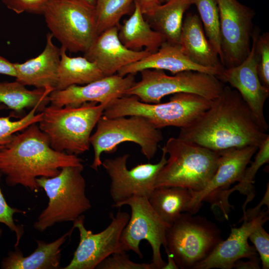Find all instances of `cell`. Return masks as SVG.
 Masks as SVG:
<instances>
[{
	"label": "cell",
	"mask_w": 269,
	"mask_h": 269,
	"mask_svg": "<svg viewBox=\"0 0 269 269\" xmlns=\"http://www.w3.org/2000/svg\"><path fill=\"white\" fill-rule=\"evenodd\" d=\"M194 215L182 213L166 231L164 249L178 269H194L223 240L215 223Z\"/></svg>",
	"instance_id": "cell-7"
},
{
	"label": "cell",
	"mask_w": 269,
	"mask_h": 269,
	"mask_svg": "<svg viewBox=\"0 0 269 269\" xmlns=\"http://www.w3.org/2000/svg\"><path fill=\"white\" fill-rule=\"evenodd\" d=\"M259 225L249 236L257 253H259L263 269H269V235L263 228Z\"/></svg>",
	"instance_id": "cell-36"
},
{
	"label": "cell",
	"mask_w": 269,
	"mask_h": 269,
	"mask_svg": "<svg viewBox=\"0 0 269 269\" xmlns=\"http://www.w3.org/2000/svg\"><path fill=\"white\" fill-rule=\"evenodd\" d=\"M52 88L29 90L16 81L0 82V104L19 113L25 109L37 107L41 112L50 103L49 95Z\"/></svg>",
	"instance_id": "cell-28"
},
{
	"label": "cell",
	"mask_w": 269,
	"mask_h": 269,
	"mask_svg": "<svg viewBox=\"0 0 269 269\" xmlns=\"http://www.w3.org/2000/svg\"><path fill=\"white\" fill-rule=\"evenodd\" d=\"M139 4L143 15L149 14L159 4L158 0H134Z\"/></svg>",
	"instance_id": "cell-39"
},
{
	"label": "cell",
	"mask_w": 269,
	"mask_h": 269,
	"mask_svg": "<svg viewBox=\"0 0 269 269\" xmlns=\"http://www.w3.org/2000/svg\"><path fill=\"white\" fill-rule=\"evenodd\" d=\"M58 80L55 90H63L72 85H83L105 77L96 65L84 56L71 57L60 47Z\"/></svg>",
	"instance_id": "cell-27"
},
{
	"label": "cell",
	"mask_w": 269,
	"mask_h": 269,
	"mask_svg": "<svg viewBox=\"0 0 269 269\" xmlns=\"http://www.w3.org/2000/svg\"><path fill=\"white\" fill-rule=\"evenodd\" d=\"M83 168V165L66 166L54 177L37 179L48 198V203L33 224L35 230L43 232L56 223L73 222L91 208L86 194Z\"/></svg>",
	"instance_id": "cell-6"
},
{
	"label": "cell",
	"mask_w": 269,
	"mask_h": 269,
	"mask_svg": "<svg viewBox=\"0 0 269 269\" xmlns=\"http://www.w3.org/2000/svg\"><path fill=\"white\" fill-rule=\"evenodd\" d=\"M0 74L15 78L16 70L14 63L10 62L4 57L0 55Z\"/></svg>",
	"instance_id": "cell-38"
},
{
	"label": "cell",
	"mask_w": 269,
	"mask_h": 269,
	"mask_svg": "<svg viewBox=\"0 0 269 269\" xmlns=\"http://www.w3.org/2000/svg\"><path fill=\"white\" fill-rule=\"evenodd\" d=\"M53 37L50 32L46 34L45 47L36 57L23 63H13L16 81L24 86L55 90L58 80L60 48L53 43Z\"/></svg>",
	"instance_id": "cell-20"
},
{
	"label": "cell",
	"mask_w": 269,
	"mask_h": 269,
	"mask_svg": "<svg viewBox=\"0 0 269 269\" xmlns=\"http://www.w3.org/2000/svg\"><path fill=\"white\" fill-rule=\"evenodd\" d=\"M6 107L3 104H0V111L6 109Z\"/></svg>",
	"instance_id": "cell-42"
},
{
	"label": "cell",
	"mask_w": 269,
	"mask_h": 269,
	"mask_svg": "<svg viewBox=\"0 0 269 269\" xmlns=\"http://www.w3.org/2000/svg\"><path fill=\"white\" fill-rule=\"evenodd\" d=\"M97 269H156L153 264L137 263L130 259L125 251L115 253L102 261Z\"/></svg>",
	"instance_id": "cell-34"
},
{
	"label": "cell",
	"mask_w": 269,
	"mask_h": 269,
	"mask_svg": "<svg viewBox=\"0 0 269 269\" xmlns=\"http://www.w3.org/2000/svg\"><path fill=\"white\" fill-rule=\"evenodd\" d=\"M193 4V0H168L144 17L165 41L179 44L184 14Z\"/></svg>",
	"instance_id": "cell-25"
},
{
	"label": "cell",
	"mask_w": 269,
	"mask_h": 269,
	"mask_svg": "<svg viewBox=\"0 0 269 269\" xmlns=\"http://www.w3.org/2000/svg\"><path fill=\"white\" fill-rule=\"evenodd\" d=\"M178 137L218 151L246 146L259 147L269 135L239 92L224 86L209 108L191 125L180 129Z\"/></svg>",
	"instance_id": "cell-1"
},
{
	"label": "cell",
	"mask_w": 269,
	"mask_h": 269,
	"mask_svg": "<svg viewBox=\"0 0 269 269\" xmlns=\"http://www.w3.org/2000/svg\"><path fill=\"white\" fill-rule=\"evenodd\" d=\"M260 33L259 28L254 27L249 54L237 66L224 68L217 78L236 90L247 105L259 125L265 132L269 125L264 113V105L269 96V88L261 83L257 71L256 41Z\"/></svg>",
	"instance_id": "cell-16"
},
{
	"label": "cell",
	"mask_w": 269,
	"mask_h": 269,
	"mask_svg": "<svg viewBox=\"0 0 269 269\" xmlns=\"http://www.w3.org/2000/svg\"><path fill=\"white\" fill-rule=\"evenodd\" d=\"M9 9L16 14L28 12L43 14L47 4L51 0H0Z\"/></svg>",
	"instance_id": "cell-37"
},
{
	"label": "cell",
	"mask_w": 269,
	"mask_h": 269,
	"mask_svg": "<svg viewBox=\"0 0 269 269\" xmlns=\"http://www.w3.org/2000/svg\"><path fill=\"white\" fill-rule=\"evenodd\" d=\"M161 157L155 164L140 163L131 169L127 167L130 156L125 154L113 158H106L102 165L109 176L110 196L113 207L135 196L148 199L155 188L157 176L167 161L166 153L162 150Z\"/></svg>",
	"instance_id": "cell-14"
},
{
	"label": "cell",
	"mask_w": 269,
	"mask_h": 269,
	"mask_svg": "<svg viewBox=\"0 0 269 269\" xmlns=\"http://www.w3.org/2000/svg\"><path fill=\"white\" fill-rule=\"evenodd\" d=\"M140 73V80L128 90L126 96H134L146 103H159L166 96L181 92L196 94L213 101L224 87L216 76L195 71H182L172 76L158 69H145Z\"/></svg>",
	"instance_id": "cell-9"
},
{
	"label": "cell",
	"mask_w": 269,
	"mask_h": 269,
	"mask_svg": "<svg viewBox=\"0 0 269 269\" xmlns=\"http://www.w3.org/2000/svg\"><path fill=\"white\" fill-rule=\"evenodd\" d=\"M192 190L174 186L155 187L148 201L158 216L170 225L183 212H188Z\"/></svg>",
	"instance_id": "cell-26"
},
{
	"label": "cell",
	"mask_w": 269,
	"mask_h": 269,
	"mask_svg": "<svg viewBox=\"0 0 269 269\" xmlns=\"http://www.w3.org/2000/svg\"><path fill=\"white\" fill-rule=\"evenodd\" d=\"M259 147L246 146L218 151L217 169L207 185L198 191H192L189 213L195 214L202 203L208 201L213 208L220 210L226 219L232 206L225 197L230 186L242 178L245 169Z\"/></svg>",
	"instance_id": "cell-12"
},
{
	"label": "cell",
	"mask_w": 269,
	"mask_h": 269,
	"mask_svg": "<svg viewBox=\"0 0 269 269\" xmlns=\"http://www.w3.org/2000/svg\"><path fill=\"white\" fill-rule=\"evenodd\" d=\"M203 24L205 35L220 57L221 37L219 9L216 0H193Z\"/></svg>",
	"instance_id": "cell-31"
},
{
	"label": "cell",
	"mask_w": 269,
	"mask_h": 269,
	"mask_svg": "<svg viewBox=\"0 0 269 269\" xmlns=\"http://www.w3.org/2000/svg\"><path fill=\"white\" fill-rule=\"evenodd\" d=\"M37 124L14 134L0 148V172L10 187L20 185L37 192L40 188L38 178L52 177L63 167L83 165L77 155L52 148Z\"/></svg>",
	"instance_id": "cell-2"
},
{
	"label": "cell",
	"mask_w": 269,
	"mask_h": 269,
	"mask_svg": "<svg viewBox=\"0 0 269 269\" xmlns=\"http://www.w3.org/2000/svg\"><path fill=\"white\" fill-rule=\"evenodd\" d=\"M258 151L254 160L250 166L246 168L241 180L233 188H229L225 193V197L228 199L230 194L235 191L246 196V200L242 206L243 213L246 211V207L255 196L254 186L255 176L259 169L265 164L269 161V137L259 147Z\"/></svg>",
	"instance_id": "cell-30"
},
{
	"label": "cell",
	"mask_w": 269,
	"mask_h": 269,
	"mask_svg": "<svg viewBox=\"0 0 269 269\" xmlns=\"http://www.w3.org/2000/svg\"><path fill=\"white\" fill-rule=\"evenodd\" d=\"M256 50L257 71L263 85L269 88V33L259 34L256 38Z\"/></svg>",
	"instance_id": "cell-33"
},
{
	"label": "cell",
	"mask_w": 269,
	"mask_h": 269,
	"mask_svg": "<svg viewBox=\"0 0 269 269\" xmlns=\"http://www.w3.org/2000/svg\"><path fill=\"white\" fill-rule=\"evenodd\" d=\"M221 37L220 60L225 68L238 65L250 53L254 9L237 0H216Z\"/></svg>",
	"instance_id": "cell-13"
},
{
	"label": "cell",
	"mask_w": 269,
	"mask_h": 269,
	"mask_svg": "<svg viewBox=\"0 0 269 269\" xmlns=\"http://www.w3.org/2000/svg\"><path fill=\"white\" fill-rule=\"evenodd\" d=\"M11 116L0 117V148L9 141L13 135L29 125L38 123L42 113L38 112L37 107L30 110L28 114L16 121H11Z\"/></svg>",
	"instance_id": "cell-32"
},
{
	"label": "cell",
	"mask_w": 269,
	"mask_h": 269,
	"mask_svg": "<svg viewBox=\"0 0 269 269\" xmlns=\"http://www.w3.org/2000/svg\"><path fill=\"white\" fill-rule=\"evenodd\" d=\"M110 216L112 220L108 226L96 234L85 227L83 215L73 222V227L79 230L80 241L72 260L64 269H96L109 256L122 252L120 239L130 215L119 210L115 216L111 213Z\"/></svg>",
	"instance_id": "cell-15"
},
{
	"label": "cell",
	"mask_w": 269,
	"mask_h": 269,
	"mask_svg": "<svg viewBox=\"0 0 269 269\" xmlns=\"http://www.w3.org/2000/svg\"><path fill=\"white\" fill-rule=\"evenodd\" d=\"M118 32V26L103 31L84 53L83 56L96 63L105 76L116 74L124 67L151 53L145 49L134 51L128 48L119 39Z\"/></svg>",
	"instance_id": "cell-19"
},
{
	"label": "cell",
	"mask_w": 269,
	"mask_h": 269,
	"mask_svg": "<svg viewBox=\"0 0 269 269\" xmlns=\"http://www.w3.org/2000/svg\"><path fill=\"white\" fill-rule=\"evenodd\" d=\"M268 219L269 210L261 211L256 216L242 220L243 223L240 227H232L228 238L222 240L194 269H231L236 262L243 258L258 260L255 247L248 243L249 236L259 225H264Z\"/></svg>",
	"instance_id": "cell-18"
},
{
	"label": "cell",
	"mask_w": 269,
	"mask_h": 269,
	"mask_svg": "<svg viewBox=\"0 0 269 269\" xmlns=\"http://www.w3.org/2000/svg\"><path fill=\"white\" fill-rule=\"evenodd\" d=\"M128 117L109 118L102 115L99 120L96 131L90 138L94 154L91 167L95 171H98L102 165V153L115 152L118 146L125 142L138 145L142 154L148 160L155 155L158 144L163 139L160 129L144 117Z\"/></svg>",
	"instance_id": "cell-8"
},
{
	"label": "cell",
	"mask_w": 269,
	"mask_h": 269,
	"mask_svg": "<svg viewBox=\"0 0 269 269\" xmlns=\"http://www.w3.org/2000/svg\"><path fill=\"white\" fill-rule=\"evenodd\" d=\"M179 44L183 53L193 63L216 69L220 74L225 68L209 43L197 14L189 12L183 19Z\"/></svg>",
	"instance_id": "cell-22"
},
{
	"label": "cell",
	"mask_w": 269,
	"mask_h": 269,
	"mask_svg": "<svg viewBox=\"0 0 269 269\" xmlns=\"http://www.w3.org/2000/svg\"><path fill=\"white\" fill-rule=\"evenodd\" d=\"M109 103L86 102L79 106H46L38 123L51 147L78 155L89 149L91 133Z\"/></svg>",
	"instance_id": "cell-3"
},
{
	"label": "cell",
	"mask_w": 269,
	"mask_h": 269,
	"mask_svg": "<svg viewBox=\"0 0 269 269\" xmlns=\"http://www.w3.org/2000/svg\"><path fill=\"white\" fill-rule=\"evenodd\" d=\"M259 260H249L243 262L239 260L235 262L233 268L238 269H260Z\"/></svg>",
	"instance_id": "cell-40"
},
{
	"label": "cell",
	"mask_w": 269,
	"mask_h": 269,
	"mask_svg": "<svg viewBox=\"0 0 269 269\" xmlns=\"http://www.w3.org/2000/svg\"><path fill=\"white\" fill-rule=\"evenodd\" d=\"M168 158L159 171L154 187L179 186L193 191L202 190L214 174L219 154L178 137H171L161 148Z\"/></svg>",
	"instance_id": "cell-5"
},
{
	"label": "cell",
	"mask_w": 269,
	"mask_h": 269,
	"mask_svg": "<svg viewBox=\"0 0 269 269\" xmlns=\"http://www.w3.org/2000/svg\"><path fill=\"white\" fill-rule=\"evenodd\" d=\"M2 174L0 172V179ZM15 213H25L16 208L10 207L6 202L0 187V223L4 224L12 232L15 233L16 243L14 247L18 246L19 241L24 233L22 225H16L14 221L13 215ZM2 235V230L0 228V238Z\"/></svg>",
	"instance_id": "cell-35"
},
{
	"label": "cell",
	"mask_w": 269,
	"mask_h": 269,
	"mask_svg": "<svg viewBox=\"0 0 269 269\" xmlns=\"http://www.w3.org/2000/svg\"><path fill=\"white\" fill-rule=\"evenodd\" d=\"M124 205L130 207L131 215L121 235V251H132L142 258L139 244L145 240L152 248V263L155 269H164L166 263L161 257L160 248L162 246L165 247L166 231L170 225L158 216L145 197L133 196L118 204L116 208Z\"/></svg>",
	"instance_id": "cell-11"
},
{
	"label": "cell",
	"mask_w": 269,
	"mask_h": 269,
	"mask_svg": "<svg viewBox=\"0 0 269 269\" xmlns=\"http://www.w3.org/2000/svg\"><path fill=\"white\" fill-rule=\"evenodd\" d=\"M75 228L51 243L36 240L37 248L31 254L24 256L18 246L8 252L1 262L4 269H57L60 268L61 246Z\"/></svg>",
	"instance_id": "cell-23"
},
{
	"label": "cell",
	"mask_w": 269,
	"mask_h": 269,
	"mask_svg": "<svg viewBox=\"0 0 269 269\" xmlns=\"http://www.w3.org/2000/svg\"><path fill=\"white\" fill-rule=\"evenodd\" d=\"M145 69L167 70L173 75L185 71L206 73L217 77L220 72L216 69L197 65L183 53L179 44L164 41L158 50L135 62L126 66L117 73L125 76L135 74Z\"/></svg>",
	"instance_id": "cell-21"
},
{
	"label": "cell",
	"mask_w": 269,
	"mask_h": 269,
	"mask_svg": "<svg viewBox=\"0 0 269 269\" xmlns=\"http://www.w3.org/2000/svg\"><path fill=\"white\" fill-rule=\"evenodd\" d=\"M134 9L129 18L118 26V37L128 48L134 51L145 49L153 53L156 51L165 40L154 30L145 19L137 2L134 1Z\"/></svg>",
	"instance_id": "cell-24"
},
{
	"label": "cell",
	"mask_w": 269,
	"mask_h": 269,
	"mask_svg": "<svg viewBox=\"0 0 269 269\" xmlns=\"http://www.w3.org/2000/svg\"><path fill=\"white\" fill-rule=\"evenodd\" d=\"M134 0H96L94 8L98 34L118 26L121 18L131 9Z\"/></svg>",
	"instance_id": "cell-29"
},
{
	"label": "cell",
	"mask_w": 269,
	"mask_h": 269,
	"mask_svg": "<svg viewBox=\"0 0 269 269\" xmlns=\"http://www.w3.org/2000/svg\"><path fill=\"white\" fill-rule=\"evenodd\" d=\"M79 3L94 8L96 0H64Z\"/></svg>",
	"instance_id": "cell-41"
},
{
	"label": "cell",
	"mask_w": 269,
	"mask_h": 269,
	"mask_svg": "<svg viewBox=\"0 0 269 269\" xmlns=\"http://www.w3.org/2000/svg\"><path fill=\"white\" fill-rule=\"evenodd\" d=\"M135 74L105 76L83 85H72L54 90L49 95L51 105L56 107L77 106L86 102L109 103L124 96L136 82Z\"/></svg>",
	"instance_id": "cell-17"
},
{
	"label": "cell",
	"mask_w": 269,
	"mask_h": 269,
	"mask_svg": "<svg viewBox=\"0 0 269 269\" xmlns=\"http://www.w3.org/2000/svg\"><path fill=\"white\" fill-rule=\"evenodd\" d=\"M42 15L50 33L70 52L84 53L98 35L93 7L64 0H51Z\"/></svg>",
	"instance_id": "cell-10"
},
{
	"label": "cell",
	"mask_w": 269,
	"mask_h": 269,
	"mask_svg": "<svg viewBox=\"0 0 269 269\" xmlns=\"http://www.w3.org/2000/svg\"><path fill=\"white\" fill-rule=\"evenodd\" d=\"M168 0H158L159 2L161 3L162 2L164 3L165 2H166L167 1H168Z\"/></svg>",
	"instance_id": "cell-43"
},
{
	"label": "cell",
	"mask_w": 269,
	"mask_h": 269,
	"mask_svg": "<svg viewBox=\"0 0 269 269\" xmlns=\"http://www.w3.org/2000/svg\"><path fill=\"white\" fill-rule=\"evenodd\" d=\"M213 101L185 92L174 94L168 102L156 104L142 102L134 96H124L110 102L103 116L109 118L139 116L158 129L167 127L181 129L194 123Z\"/></svg>",
	"instance_id": "cell-4"
}]
</instances>
